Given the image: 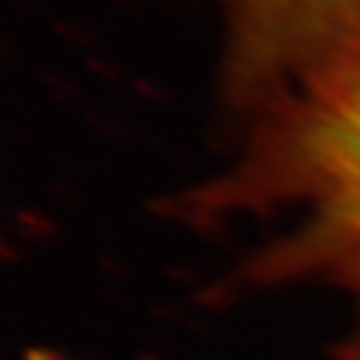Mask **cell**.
Segmentation results:
<instances>
[{
	"label": "cell",
	"mask_w": 360,
	"mask_h": 360,
	"mask_svg": "<svg viewBox=\"0 0 360 360\" xmlns=\"http://www.w3.org/2000/svg\"><path fill=\"white\" fill-rule=\"evenodd\" d=\"M250 114L236 162L188 205L202 221L273 219L250 276L332 292L338 360H360V23Z\"/></svg>",
	"instance_id": "1"
},
{
	"label": "cell",
	"mask_w": 360,
	"mask_h": 360,
	"mask_svg": "<svg viewBox=\"0 0 360 360\" xmlns=\"http://www.w3.org/2000/svg\"><path fill=\"white\" fill-rule=\"evenodd\" d=\"M227 94L250 111L360 23V0H219Z\"/></svg>",
	"instance_id": "2"
}]
</instances>
